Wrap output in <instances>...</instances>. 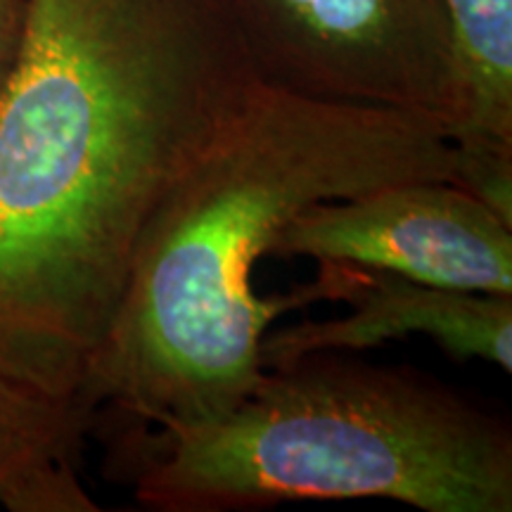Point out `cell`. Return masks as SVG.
<instances>
[{
    "label": "cell",
    "mask_w": 512,
    "mask_h": 512,
    "mask_svg": "<svg viewBox=\"0 0 512 512\" xmlns=\"http://www.w3.org/2000/svg\"><path fill=\"white\" fill-rule=\"evenodd\" d=\"M256 81L230 0H27L0 69V382L76 399L145 228Z\"/></svg>",
    "instance_id": "6da1fadb"
},
{
    "label": "cell",
    "mask_w": 512,
    "mask_h": 512,
    "mask_svg": "<svg viewBox=\"0 0 512 512\" xmlns=\"http://www.w3.org/2000/svg\"><path fill=\"white\" fill-rule=\"evenodd\" d=\"M439 121L318 100L256 81L242 110L171 190L76 394L88 432L188 430L233 411L259 382V344L313 285L256 297L254 268L318 202L406 181H451Z\"/></svg>",
    "instance_id": "7a4b0ae2"
},
{
    "label": "cell",
    "mask_w": 512,
    "mask_h": 512,
    "mask_svg": "<svg viewBox=\"0 0 512 512\" xmlns=\"http://www.w3.org/2000/svg\"><path fill=\"white\" fill-rule=\"evenodd\" d=\"M453 152L456 159L451 183L470 192L512 226V150L453 143Z\"/></svg>",
    "instance_id": "9c48e42d"
},
{
    "label": "cell",
    "mask_w": 512,
    "mask_h": 512,
    "mask_svg": "<svg viewBox=\"0 0 512 512\" xmlns=\"http://www.w3.org/2000/svg\"><path fill=\"white\" fill-rule=\"evenodd\" d=\"M463 74L456 145L512 150V0H444Z\"/></svg>",
    "instance_id": "ba28073f"
},
{
    "label": "cell",
    "mask_w": 512,
    "mask_h": 512,
    "mask_svg": "<svg viewBox=\"0 0 512 512\" xmlns=\"http://www.w3.org/2000/svg\"><path fill=\"white\" fill-rule=\"evenodd\" d=\"M261 81L389 107L456 136L463 74L444 0H230Z\"/></svg>",
    "instance_id": "277c9868"
},
{
    "label": "cell",
    "mask_w": 512,
    "mask_h": 512,
    "mask_svg": "<svg viewBox=\"0 0 512 512\" xmlns=\"http://www.w3.org/2000/svg\"><path fill=\"white\" fill-rule=\"evenodd\" d=\"M268 256L347 261L422 285L512 294V226L451 181H406L318 202Z\"/></svg>",
    "instance_id": "5b68a950"
},
{
    "label": "cell",
    "mask_w": 512,
    "mask_h": 512,
    "mask_svg": "<svg viewBox=\"0 0 512 512\" xmlns=\"http://www.w3.org/2000/svg\"><path fill=\"white\" fill-rule=\"evenodd\" d=\"M318 264V302H344L351 311L266 332L259 344L264 370L313 351L351 354L413 335L430 337L458 361L479 358L512 370V294L446 290L347 261Z\"/></svg>",
    "instance_id": "8992f818"
},
{
    "label": "cell",
    "mask_w": 512,
    "mask_h": 512,
    "mask_svg": "<svg viewBox=\"0 0 512 512\" xmlns=\"http://www.w3.org/2000/svg\"><path fill=\"white\" fill-rule=\"evenodd\" d=\"M91 418L76 401L38 396L0 382V508L91 512L79 463Z\"/></svg>",
    "instance_id": "52a82bcc"
},
{
    "label": "cell",
    "mask_w": 512,
    "mask_h": 512,
    "mask_svg": "<svg viewBox=\"0 0 512 512\" xmlns=\"http://www.w3.org/2000/svg\"><path fill=\"white\" fill-rule=\"evenodd\" d=\"M27 22V0H0V69L17 53Z\"/></svg>",
    "instance_id": "30bf717a"
},
{
    "label": "cell",
    "mask_w": 512,
    "mask_h": 512,
    "mask_svg": "<svg viewBox=\"0 0 512 512\" xmlns=\"http://www.w3.org/2000/svg\"><path fill=\"white\" fill-rule=\"evenodd\" d=\"M107 467L155 512L387 498L422 512H510L503 413L411 366L313 351L266 368L233 411L188 430L102 432Z\"/></svg>",
    "instance_id": "3957f363"
}]
</instances>
